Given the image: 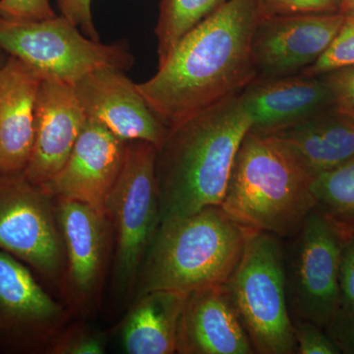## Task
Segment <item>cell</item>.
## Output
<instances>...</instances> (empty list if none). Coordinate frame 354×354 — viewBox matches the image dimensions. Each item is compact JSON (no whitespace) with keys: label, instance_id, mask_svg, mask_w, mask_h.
I'll return each instance as SVG.
<instances>
[{"label":"cell","instance_id":"obj_33","mask_svg":"<svg viewBox=\"0 0 354 354\" xmlns=\"http://www.w3.org/2000/svg\"><path fill=\"white\" fill-rule=\"evenodd\" d=\"M6 55L7 53H4L3 50H0V69L6 64L7 58H8L6 57Z\"/></svg>","mask_w":354,"mask_h":354},{"label":"cell","instance_id":"obj_6","mask_svg":"<svg viewBox=\"0 0 354 354\" xmlns=\"http://www.w3.org/2000/svg\"><path fill=\"white\" fill-rule=\"evenodd\" d=\"M0 50L24 62L43 79L72 86L94 70L124 72L134 62L124 44L91 39L62 15L37 22L0 18Z\"/></svg>","mask_w":354,"mask_h":354},{"label":"cell","instance_id":"obj_9","mask_svg":"<svg viewBox=\"0 0 354 354\" xmlns=\"http://www.w3.org/2000/svg\"><path fill=\"white\" fill-rule=\"evenodd\" d=\"M53 201L24 174L0 176V250L58 281L66 256Z\"/></svg>","mask_w":354,"mask_h":354},{"label":"cell","instance_id":"obj_20","mask_svg":"<svg viewBox=\"0 0 354 354\" xmlns=\"http://www.w3.org/2000/svg\"><path fill=\"white\" fill-rule=\"evenodd\" d=\"M187 295L167 290L139 295L121 325V342L125 353H177L179 324Z\"/></svg>","mask_w":354,"mask_h":354},{"label":"cell","instance_id":"obj_30","mask_svg":"<svg viewBox=\"0 0 354 354\" xmlns=\"http://www.w3.org/2000/svg\"><path fill=\"white\" fill-rule=\"evenodd\" d=\"M64 17L75 25L85 36L100 41L99 34L93 21L91 2L92 0H55Z\"/></svg>","mask_w":354,"mask_h":354},{"label":"cell","instance_id":"obj_24","mask_svg":"<svg viewBox=\"0 0 354 354\" xmlns=\"http://www.w3.org/2000/svg\"><path fill=\"white\" fill-rule=\"evenodd\" d=\"M104 335L75 327L59 334L53 339L48 353L55 354H102L106 351Z\"/></svg>","mask_w":354,"mask_h":354},{"label":"cell","instance_id":"obj_21","mask_svg":"<svg viewBox=\"0 0 354 354\" xmlns=\"http://www.w3.org/2000/svg\"><path fill=\"white\" fill-rule=\"evenodd\" d=\"M227 0H162L156 36L158 66L164 64L177 44Z\"/></svg>","mask_w":354,"mask_h":354},{"label":"cell","instance_id":"obj_8","mask_svg":"<svg viewBox=\"0 0 354 354\" xmlns=\"http://www.w3.org/2000/svg\"><path fill=\"white\" fill-rule=\"evenodd\" d=\"M290 239L285 262L291 317L326 330L339 309L341 232L314 208Z\"/></svg>","mask_w":354,"mask_h":354},{"label":"cell","instance_id":"obj_10","mask_svg":"<svg viewBox=\"0 0 354 354\" xmlns=\"http://www.w3.org/2000/svg\"><path fill=\"white\" fill-rule=\"evenodd\" d=\"M64 321V309L39 285L31 271L0 250V348L48 351Z\"/></svg>","mask_w":354,"mask_h":354},{"label":"cell","instance_id":"obj_31","mask_svg":"<svg viewBox=\"0 0 354 354\" xmlns=\"http://www.w3.org/2000/svg\"><path fill=\"white\" fill-rule=\"evenodd\" d=\"M326 330L341 348L342 353L354 354V312H337Z\"/></svg>","mask_w":354,"mask_h":354},{"label":"cell","instance_id":"obj_32","mask_svg":"<svg viewBox=\"0 0 354 354\" xmlns=\"http://www.w3.org/2000/svg\"><path fill=\"white\" fill-rule=\"evenodd\" d=\"M341 13L344 15H354V0H342Z\"/></svg>","mask_w":354,"mask_h":354},{"label":"cell","instance_id":"obj_1","mask_svg":"<svg viewBox=\"0 0 354 354\" xmlns=\"http://www.w3.org/2000/svg\"><path fill=\"white\" fill-rule=\"evenodd\" d=\"M261 18L260 0H227L181 39L152 78L136 84L167 129L257 79L252 39Z\"/></svg>","mask_w":354,"mask_h":354},{"label":"cell","instance_id":"obj_29","mask_svg":"<svg viewBox=\"0 0 354 354\" xmlns=\"http://www.w3.org/2000/svg\"><path fill=\"white\" fill-rule=\"evenodd\" d=\"M325 75L334 91L335 108L354 120V66L342 67Z\"/></svg>","mask_w":354,"mask_h":354},{"label":"cell","instance_id":"obj_4","mask_svg":"<svg viewBox=\"0 0 354 354\" xmlns=\"http://www.w3.org/2000/svg\"><path fill=\"white\" fill-rule=\"evenodd\" d=\"M250 230L221 206L162 221L140 269L138 295L158 290L188 295L225 285L241 259Z\"/></svg>","mask_w":354,"mask_h":354},{"label":"cell","instance_id":"obj_23","mask_svg":"<svg viewBox=\"0 0 354 354\" xmlns=\"http://www.w3.org/2000/svg\"><path fill=\"white\" fill-rule=\"evenodd\" d=\"M346 66H354V15H344L341 29L330 48L315 64L300 73L322 75Z\"/></svg>","mask_w":354,"mask_h":354},{"label":"cell","instance_id":"obj_3","mask_svg":"<svg viewBox=\"0 0 354 354\" xmlns=\"http://www.w3.org/2000/svg\"><path fill=\"white\" fill-rule=\"evenodd\" d=\"M313 179L281 140L248 131L221 207L241 227L290 239L315 208Z\"/></svg>","mask_w":354,"mask_h":354},{"label":"cell","instance_id":"obj_5","mask_svg":"<svg viewBox=\"0 0 354 354\" xmlns=\"http://www.w3.org/2000/svg\"><path fill=\"white\" fill-rule=\"evenodd\" d=\"M279 237L250 230L227 288L254 353H297L286 291L285 248Z\"/></svg>","mask_w":354,"mask_h":354},{"label":"cell","instance_id":"obj_14","mask_svg":"<svg viewBox=\"0 0 354 354\" xmlns=\"http://www.w3.org/2000/svg\"><path fill=\"white\" fill-rule=\"evenodd\" d=\"M55 200L70 295L76 304H86L101 286L113 227L106 212L74 200Z\"/></svg>","mask_w":354,"mask_h":354},{"label":"cell","instance_id":"obj_25","mask_svg":"<svg viewBox=\"0 0 354 354\" xmlns=\"http://www.w3.org/2000/svg\"><path fill=\"white\" fill-rule=\"evenodd\" d=\"M342 0H260L262 17L341 13Z\"/></svg>","mask_w":354,"mask_h":354},{"label":"cell","instance_id":"obj_7","mask_svg":"<svg viewBox=\"0 0 354 354\" xmlns=\"http://www.w3.org/2000/svg\"><path fill=\"white\" fill-rule=\"evenodd\" d=\"M157 151L149 142H127L122 169L106 203L115 235L114 288L125 297L136 288L142 263L160 223Z\"/></svg>","mask_w":354,"mask_h":354},{"label":"cell","instance_id":"obj_13","mask_svg":"<svg viewBox=\"0 0 354 354\" xmlns=\"http://www.w3.org/2000/svg\"><path fill=\"white\" fill-rule=\"evenodd\" d=\"M113 68L90 72L73 85L88 120L97 121L122 141H145L157 149L169 129L140 94L136 84Z\"/></svg>","mask_w":354,"mask_h":354},{"label":"cell","instance_id":"obj_17","mask_svg":"<svg viewBox=\"0 0 354 354\" xmlns=\"http://www.w3.org/2000/svg\"><path fill=\"white\" fill-rule=\"evenodd\" d=\"M177 353H255L225 283L188 293L179 324Z\"/></svg>","mask_w":354,"mask_h":354},{"label":"cell","instance_id":"obj_26","mask_svg":"<svg viewBox=\"0 0 354 354\" xmlns=\"http://www.w3.org/2000/svg\"><path fill=\"white\" fill-rule=\"evenodd\" d=\"M341 232L339 255V309L341 313L354 312V230Z\"/></svg>","mask_w":354,"mask_h":354},{"label":"cell","instance_id":"obj_12","mask_svg":"<svg viewBox=\"0 0 354 354\" xmlns=\"http://www.w3.org/2000/svg\"><path fill=\"white\" fill-rule=\"evenodd\" d=\"M127 150V142L87 118L64 167L41 187L53 199L74 200L106 212Z\"/></svg>","mask_w":354,"mask_h":354},{"label":"cell","instance_id":"obj_22","mask_svg":"<svg viewBox=\"0 0 354 354\" xmlns=\"http://www.w3.org/2000/svg\"><path fill=\"white\" fill-rule=\"evenodd\" d=\"M315 208L344 230H354V158L313 179Z\"/></svg>","mask_w":354,"mask_h":354},{"label":"cell","instance_id":"obj_11","mask_svg":"<svg viewBox=\"0 0 354 354\" xmlns=\"http://www.w3.org/2000/svg\"><path fill=\"white\" fill-rule=\"evenodd\" d=\"M342 13L261 18L252 39L257 79L293 75L315 64L344 23Z\"/></svg>","mask_w":354,"mask_h":354},{"label":"cell","instance_id":"obj_16","mask_svg":"<svg viewBox=\"0 0 354 354\" xmlns=\"http://www.w3.org/2000/svg\"><path fill=\"white\" fill-rule=\"evenodd\" d=\"M86 120L73 86L43 79L37 100L34 146L23 172L30 183L44 185L64 167Z\"/></svg>","mask_w":354,"mask_h":354},{"label":"cell","instance_id":"obj_2","mask_svg":"<svg viewBox=\"0 0 354 354\" xmlns=\"http://www.w3.org/2000/svg\"><path fill=\"white\" fill-rule=\"evenodd\" d=\"M250 127L237 95L169 130L155 165L160 223L221 206L235 156Z\"/></svg>","mask_w":354,"mask_h":354},{"label":"cell","instance_id":"obj_19","mask_svg":"<svg viewBox=\"0 0 354 354\" xmlns=\"http://www.w3.org/2000/svg\"><path fill=\"white\" fill-rule=\"evenodd\" d=\"M315 178L354 158V120L335 106L271 133Z\"/></svg>","mask_w":354,"mask_h":354},{"label":"cell","instance_id":"obj_15","mask_svg":"<svg viewBox=\"0 0 354 354\" xmlns=\"http://www.w3.org/2000/svg\"><path fill=\"white\" fill-rule=\"evenodd\" d=\"M251 121L249 131L271 134L335 106L325 74L256 79L239 95Z\"/></svg>","mask_w":354,"mask_h":354},{"label":"cell","instance_id":"obj_28","mask_svg":"<svg viewBox=\"0 0 354 354\" xmlns=\"http://www.w3.org/2000/svg\"><path fill=\"white\" fill-rule=\"evenodd\" d=\"M57 13L50 0H0V18L14 22L53 19Z\"/></svg>","mask_w":354,"mask_h":354},{"label":"cell","instance_id":"obj_18","mask_svg":"<svg viewBox=\"0 0 354 354\" xmlns=\"http://www.w3.org/2000/svg\"><path fill=\"white\" fill-rule=\"evenodd\" d=\"M43 78L8 55L0 69V176L24 172L36 131V108Z\"/></svg>","mask_w":354,"mask_h":354},{"label":"cell","instance_id":"obj_27","mask_svg":"<svg viewBox=\"0 0 354 354\" xmlns=\"http://www.w3.org/2000/svg\"><path fill=\"white\" fill-rule=\"evenodd\" d=\"M297 353L339 354L341 348L330 337L327 330L309 321L292 319Z\"/></svg>","mask_w":354,"mask_h":354}]
</instances>
